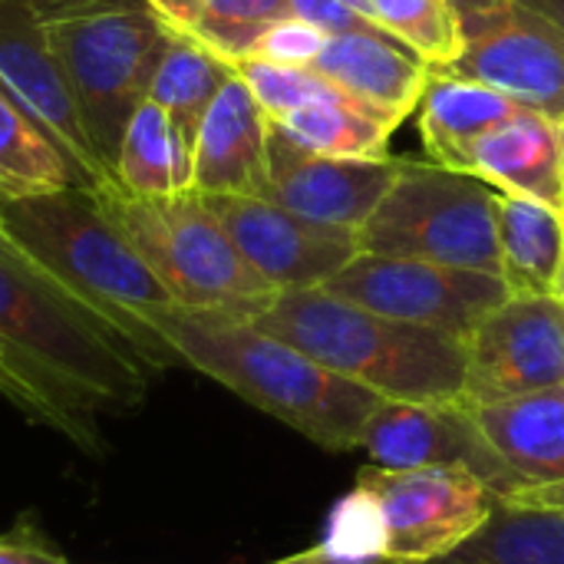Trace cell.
Segmentation results:
<instances>
[{"instance_id": "6da1fadb", "label": "cell", "mask_w": 564, "mask_h": 564, "mask_svg": "<svg viewBox=\"0 0 564 564\" xmlns=\"http://www.w3.org/2000/svg\"><path fill=\"white\" fill-rule=\"evenodd\" d=\"M142 327L172 367L182 364L212 377L327 453L357 449L370 413L383 400L235 314L172 304L145 314Z\"/></svg>"}, {"instance_id": "7a4b0ae2", "label": "cell", "mask_w": 564, "mask_h": 564, "mask_svg": "<svg viewBox=\"0 0 564 564\" xmlns=\"http://www.w3.org/2000/svg\"><path fill=\"white\" fill-rule=\"evenodd\" d=\"M0 228L23 261L116 324L155 373L172 367L142 317L175 301L112 221L96 185L0 198Z\"/></svg>"}, {"instance_id": "3957f363", "label": "cell", "mask_w": 564, "mask_h": 564, "mask_svg": "<svg viewBox=\"0 0 564 564\" xmlns=\"http://www.w3.org/2000/svg\"><path fill=\"white\" fill-rule=\"evenodd\" d=\"M251 324L383 400H463V340L373 314L327 294L324 288L278 291L271 304L251 317Z\"/></svg>"}, {"instance_id": "277c9868", "label": "cell", "mask_w": 564, "mask_h": 564, "mask_svg": "<svg viewBox=\"0 0 564 564\" xmlns=\"http://www.w3.org/2000/svg\"><path fill=\"white\" fill-rule=\"evenodd\" d=\"M0 344L86 397L99 413L142 410L155 370L99 311L0 245Z\"/></svg>"}, {"instance_id": "5b68a950", "label": "cell", "mask_w": 564, "mask_h": 564, "mask_svg": "<svg viewBox=\"0 0 564 564\" xmlns=\"http://www.w3.org/2000/svg\"><path fill=\"white\" fill-rule=\"evenodd\" d=\"M79 102L86 132L116 178V152L175 30L149 0H30Z\"/></svg>"}, {"instance_id": "8992f818", "label": "cell", "mask_w": 564, "mask_h": 564, "mask_svg": "<svg viewBox=\"0 0 564 564\" xmlns=\"http://www.w3.org/2000/svg\"><path fill=\"white\" fill-rule=\"evenodd\" d=\"M99 195L175 307L251 321L278 294L235 248L202 192L135 198L119 185H102Z\"/></svg>"}, {"instance_id": "52a82bcc", "label": "cell", "mask_w": 564, "mask_h": 564, "mask_svg": "<svg viewBox=\"0 0 564 564\" xmlns=\"http://www.w3.org/2000/svg\"><path fill=\"white\" fill-rule=\"evenodd\" d=\"M499 192L440 162L403 159L400 175L357 228L367 254L416 258L499 274Z\"/></svg>"}, {"instance_id": "ba28073f", "label": "cell", "mask_w": 564, "mask_h": 564, "mask_svg": "<svg viewBox=\"0 0 564 564\" xmlns=\"http://www.w3.org/2000/svg\"><path fill=\"white\" fill-rule=\"evenodd\" d=\"M463 50L449 69L564 122V33L522 0H453Z\"/></svg>"}, {"instance_id": "9c48e42d", "label": "cell", "mask_w": 564, "mask_h": 564, "mask_svg": "<svg viewBox=\"0 0 564 564\" xmlns=\"http://www.w3.org/2000/svg\"><path fill=\"white\" fill-rule=\"evenodd\" d=\"M324 291L373 314L449 334L463 344L486 314L509 301V288L499 274L367 251L344 264Z\"/></svg>"}, {"instance_id": "30bf717a", "label": "cell", "mask_w": 564, "mask_h": 564, "mask_svg": "<svg viewBox=\"0 0 564 564\" xmlns=\"http://www.w3.org/2000/svg\"><path fill=\"white\" fill-rule=\"evenodd\" d=\"M364 489L383 516V555L397 562L426 564L459 549L492 516L496 492L459 466L383 469L364 466L357 473Z\"/></svg>"}, {"instance_id": "8fae6325", "label": "cell", "mask_w": 564, "mask_h": 564, "mask_svg": "<svg viewBox=\"0 0 564 564\" xmlns=\"http://www.w3.org/2000/svg\"><path fill=\"white\" fill-rule=\"evenodd\" d=\"M558 383H564V304L555 294H509L466 337V403H499Z\"/></svg>"}, {"instance_id": "7c38bea8", "label": "cell", "mask_w": 564, "mask_h": 564, "mask_svg": "<svg viewBox=\"0 0 564 564\" xmlns=\"http://www.w3.org/2000/svg\"><path fill=\"white\" fill-rule=\"evenodd\" d=\"M245 261L274 291L324 288L360 254L357 231L321 225L258 195H205Z\"/></svg>"}, {"instance_id": "4fadbf2b", "label": "cell", "mask_w": 564, "mask_h": 564, "mask_svg": "<svg viewBox=\"0 0 564 564\" xmlns=\"http://www.w3.org/2000/svg\"><path fill=\"white\" fill-rule=\"evenodd\" d=\"M360 449L370 456L373 466L383 469L459 466L476 473L496 496H512L522 489L512 469L489 446L466 400H380L364 426Z\"/></svg>"}, {"instance_id": "5bb4252c", "label": "cell", "mask_w": 564, "mask_h": 564, "mask_svg": "<svg viewBox=\"0 0 564 564\" xmlns=\"http://www.w3.org/2000/svg\"><path fill=\"white\" fill-rule=\"evenodd\" d=\"M0 89L69 155L83 185H116L30 0H0Z\"/></svg>"}, {"instance_id": "9a60e30c", "label": "cell", "mask_w": 564, "mask_h": 564, "mask_svg": "<svg viewBox=\"0 0 564 564\" xmlns=\"http://www.w3.org/2000/svg\"><path fill=\"white\" fill-rule=\"evenodd\" d=\"M403 159H334L291 142L274 122L268 135V198L281 208L357 231L400 175Z\"/></svg>"}, {"instance_id": "2e32d148", "label": "cell", "mask_w": 564, "mask_h": 564, "mask_svg": "<svg viewBox=\"0 0 564 564\" xmlns=\"http://www.w3.org/2000/svg\"><path fill=\"white\" fill-rule=\"evenodd\" d=\"M311 69L373 119L400 129L416 112L433 69L380 26L334 33Z\"/></svg>"}, {"instance_id": "e0dca14e", "label": "cell", "mask_w": 564, "mask_h": 564, "mask_svg": "<svg viewBox=\"0 0 564 564\" xmlns=\"http://www.w3.org/2000/svg\"><path fill=\"white\" fill-rule=\"evenodd\" d=\"M268 135L271 119L231 69L198 126L192 149V188L202 195L268 198Z\"/></svg>"}, {"instance_id": "ac0fdd59", "label": "cell", "mask_w": 564, "mask_h": 564, "mask_svg": "<svg viewBox=\"0 0 564 564\" xmlns=\"http://www.w3.org/2000/svg\"><path fill=\"white\" fill-rule=\"evenodd\" d=\"M469 175L564 212V122L522 109L476 142Z\"/></svg>"}, {"instance_id": "d6986e66", "label": "cell", "mask_w": 564, "mask_h": 564, "mask_svg": "<svg viewBox=\"0 0 564 564\" xmlns=\"http://www.w3.org/2000/svg\"><path fill=\"white\" fill-rule=\"evenodd\" d=\"M479 430L522 489L564 482V383L473 406ZM519 489V492H522Z\"/></svg>"}, {"instance_id": "ffe728a7", "label": "cell", "mask_w": 564, "mask_h": 564, "mask_svg": "<svg viewBox=\"0 0 564 564\" xmlns=\"http://www.w3.org/2000/svg\"><path fill=\"white\" fill-rule=\"evenodd\" d=\"M416 109L430 162L469 175V155L476 142L502 122L516 119L525 106L486 83L433 69Z\"/></svg>"}, {"instance_id": "44dd1931", "label": "cell", "mask_w": 564, "mask_h": 564, "mask_svg": "<svg viewBox=\"0 0 564 564\" xmlns=\"http://www.w3.org/2000/svg\"><path fill=\"white\" fill-rule=\"evenodd\" d=\"M499 278L509 294H555L564 264V212L499 192Z\"/></svg>"}, {"instance_id": "7402d4cb", "label": "cell", "mask_w": 564, "mask_h": 564, "mask_svg": "<svg viewBox=\"0 0 564 564\" xmlns=\"http://www.w3.org/2000/svg\"><path fill=\"white\" fill-rule=\"evenodd\" d=\"M116 185L135 198H165L192 188V145L152 99H145L122 129Z\"/></svg>"}, {"instance_id": "603a6c76", "label": "cell", "mask_w": 564, "mask_h": 564, "mask_svg": "<svg viewBox=\"0 0 564 564\" xmlns=\"http://www.w3.org/2000/svg\"><path fill=\"white\" fill-rule=\"evenodd\" d=\"M0 397L23 413L26 423L43 426L63 440H69L86 456H102V430H99V410L79 397L73 387L59 383L53 373L40 370L7 344H0Z\"/></svg>"}, {"instance_id": "cb8c5ba5", "label": "cell", "mask_w": 564, "mask_h": 564, "mask_svg": "<svg viewBox=\"0 0 564 564\" xmlns=\"http://www.w3.org/2000/svg\"><path fill=\"white\" fill-rule=\"evenodd\" d=\"M426 564H564V509L499 496L476 535Z\"/></svg>"}, {"instance_id": "d4e9b609", "label": "cell", "mask_w": 564, "mask_h": 564, "mask_svg": "<svg viewBox=\"0 0 564 564\" xmlns=\"http://www.w3.org/2000/svg\"><path fill=\"white\" fill-rule=\"evenodd\" d=\"M228 76H231V66L218 53L202 46L195 36L175 30L169 50L162 53V59L155 66L149 99L169 112L175 129L195 149L198 126Z\"/></svg>"}, {"instance_id": "484cf974", "label": "cell", "mask_w": 564, "mask_h": 564, "mask_svg": "<svg viewBox=\"0 0 564 564\" xmlns=\"http://www.w3.org/2000/svg\"><path fill=\"white\" fill-rule=\"evenodd\" d=\"M83 185L69 155L46 129L0 89V198Z\"/></svg>"}, {"instance_id": "4316f807", "label": "cell", "mask_w": 564, "mask_h": 564, "mask_svg": "<svg viewBox=\"0 0 564 564\" xmlns=\"http://www.w3.org/2000/svg\"><path fill=\"white\" fill-rule=\"evenodd\" d=\"M274 126L301 149L334 159H387V142L397 132L340 93L307 99Z\"/></svg>"}, {"instance_id": "83f0119b", "label": "cell", "mask_w": 564, "mask_h": 564, "mask_svg": "<svg viewBox=\"0 0 564 564\" xmlns=\"http://www.w3.org/2000/svg\"><path fill=\"white\" fill-rule=\"evenodd\" d=\"M364 13L430 69H449L463 50L453 0H364Z\"/></svg>"}, {"instance_id": "f1b7e54d", "label": "cell", "mask_w": 564, "mask_h": 564, "mask_svg": "<svg viewBox=\"0 0 564 564\" xmlns=\"http://www.w3.org/2000/svg\"><path fill=\"white\" fill-rule=\"evenodd\" d=\"M284 17H291L288 0H205L182 33L195 36L231 66L251 56L261 33Z\"/></svg>"}, {"instance_id": "f546056e", "label": "cell", "mask_w": 564, "mask_h": 564, "mask_svg": "<svg viewBox=\"0 0 564 564\" xmlns=\"http://www.w3.org/2000/svg\"><path fill=\"white\" fill-rule=\"evenodd\" d=\"M231 69L245 79V86L251 89V96L258 99V106L264 109L271 122L284 119L291 109H297L307 99L337 93L311 66H281V63H268L258 56H245V59H235Z\"/></svg>"}, {"instance_id": "4dcf8cb0", "label": "cell", "mask_w": 564, "mask_h": 564, "mask_svg": "<svg viewBox=\"0 0 564 564\" xmlns=\"http://www.w3.org/2000/svg\"><path fill=\"white\" fill-rule=\"evenodd\" d=\"M330 555L347 558V562H370V558H387L383 545V516L377 509V502L354 486L350 496H344L330 519H327V532L321 542Z\"/></svg>"}, {"instance_id": "1f68e13d", "label": "cell", "mask_w": 564, "mask_h": 564, "mask_svg": "<svg viewBox=\"0 0 564 564\" xmlns=\"http://www.w3.org/2000/svg\"><path fill=\"white\" fill-rule=\"evenodd\" d=\"M324 40H327L324 30H317L297 17H284L261 33L251 56L268 59V63H281V66H311L314 56L321 53Z\"/></svg>"}, {"instance_id": "d6a6232c", "label": "cell", "mask_w": 564, "mask_h": 564, "mask_svg": "<svg viewBox=\"0 0 564 564\" xmlns=\"http://www.w3.org/2000/svg\"><path fill=\"white\" fill-rule=\"evenodd\" d=\"M291 7V17L324 30L327 36L334 33H350V30H370L377 26L373 20H367L354 0H288Z\"/></svg>"}, {"instance_id": "836d02e7", "label": "cell", "mask_w": 564, "mask_h": 564, "mask_svg": "<svg viewBox=\"0 0 564 564\" xmlns=\"http://www.w3.org/2000/svg\"><path fill=\"white\" fill-rule=\"evenodd\" d=\"M0 564H69L59 549L40 532L33 519H20L0 535Z\"/></svg>"}, {"instance_id": "e575fe53", "label": "cell", "mask_w": 564, "mask_h": 564, "mask_svg": "<svg viewBox=\"0 0 564 564\" xmlns=\"http://www.w3.org/2000/svg\"><path fill=\"white\" fill-rule=\"evenodd\" d=\"M149 3L172 23V30H185L205 0H149Z\"/></svg>"}, {"instance_id": "d590c367", "label": "cell", "mask_w": 564, "mask_h": 564, "mask_svg": "<svg viewBox=\"0 0 564 564\" xmlns=\"http://www.w3.org/2000/svg\"><path fill=\"white\" fill-rule=\"evenodd\" d=\"M271 564H410V562H397V558L347 562V558H337V555H330L324 545H314V549H307V552H297V555H291V558H281V562H271Z\"/></svg>"}, {"instance_id": "8d00e7d4", "label": "cell", "mask_w": 564, "mask_h": 564, "mask_svg": "<svg viewBox=\"0 0 564 564\" xmlns=\"http://www.w3.org/2000/svg\"><path fill=\"white\" fill-rule=\"evenodd\" d=\"M506 499H516V502H532V506H555L564 509V482L562 486H542V489H522V492H512Z\"/></svg>"}, {"instance_id": "74e56055", "label": "cell", "mask_w": 564, "mask_h": 564, "mask_svg": "<svg viewBox=\"0 0 564 564\" xmlns=\"http://www.w3.org/2000/svg\"><path fill=\"white\" fill-rule=\"evenodd\" d=\"M525 7H532L535 13H542L549 23H555L564 33V0H522Z\"/></svg>"}, {"instance_id": "f35d334b", "label": "cell", "mask_w": 564, "mask_h": 564, "mask_svg": "<svg viewBox=\"0 0 564 564\" xmlns=\"http://www.w3.org/2000/svg\"><path fill=\"white\" fill-rule=\"evenodd\" d=\"M555 297L564 304V264H562V274H558V288H555Z\"/></svg>"}, {"instance_id": "ab89813d", "label": "cell", "mask_w": 564, "mask_h": 564, "mask_svg": "<svg viewBox=\"0 0 564 564\" xmlns=\"http://www.w3.org/2000/svg\"><path fill=\"white\" fill-rule=\"evenodd\" d=\"M354 7H357V10L364 13V0H354ZM364 17H367V13H364ZM367 20H370V17H367Z\"/></svg>"}, {"instance_id": "60d3db41", "label": "cell", "mask_w": 564, "mask_h": 564, "mask_svg": "<svg viewBox=\"0 0 564 564\" xmlns=\"http://www.w3.org/2000/svg\"><path fill=\"white\" fill-rule=\"evenodd\" d=\"M0 245H10V241H7V238H3V228H0Z\"/></svg>"}]
</instances>
